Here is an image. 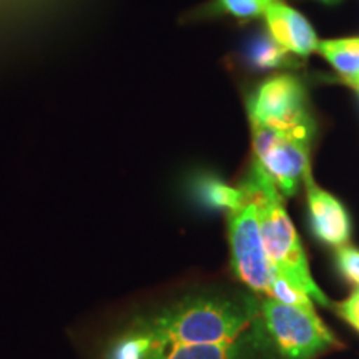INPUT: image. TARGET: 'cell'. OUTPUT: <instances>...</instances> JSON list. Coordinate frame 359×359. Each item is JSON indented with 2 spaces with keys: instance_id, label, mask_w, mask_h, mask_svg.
I'll return each mask as SVG.
<instances>
[{
  "instance_id": "cell-1",
  "label": "cell",
  "mask_w": 359,
  "mask_h": 359,
  "mask_svg": "<svg viewBox=\"0 0 359 359\" xmlns=\"http://www.w3.org/2000/svg\"><path fill=\"white\" fill-rule=\"evenodd\" d=\"M251 309L222 294H193L135 318L122 333L147 344L235 343L248 330Z\"/></svg>"
},
{
  "instance_id": "cell-2",
  "label": "cell",
  "mask_w": 359,
  "mask_h": 359,
  "mask_svg": "<svg viewBox=\"0 0 359 359\" xmlns=\"http://www.w3.org/2000/svg\"><path fill=\"white\" fill-rule=\"evenodd\" d=\"M241 187L257 201L263 246L273 268L280 275L302 286L316 302L325 306H331L326 294L313 281L306 253H304L296 228L283 206L280 190L257 161L248 180Z\"/></svg>"
},
{
  "instance_id": "cell-3",
  "label": "cell",
  "mask_w": 359,
  "mask_h": 359,
  "mask_svg": "<svg viewBox=\"0 0 359 359\" xmlns=\"http://www.w3.org/2000/svg\"><path fill=\"white\" fill-rule=\"evenodd\" d=\"M245 193L243 203L228 213L231 266L238 280L243 281L248 288L269 294L275 268L263 246L257 201L248 191L245 190Z\"/></svg>"
},
{
  "instance_id": "cell-4",
  "label": "cell",
  "mask_w": 359,
  "mask_h": 359,
  "mask_svg": "<svg viewBox=\"0 0 359 359\" xmlns=\"http://www.w3.org/2000/svg\"><path fill=\"white\" fill-rule=\"evenodd\" d=\"M263 316L278 349L288 359H311L327 348L339 346V341L316 313L271 298L263 303Z\"/></svg>"
},
{
  "instance_id": "cell-5",
  "label": "cell",
  "mask_w": 359,
  "mask_h": 359,
  "mask_svg": "<svg viewBox=\"0 0 359 359\" xmlns=\"http://www.w3.org/2000/svg\"><path fill=\"white\" fill-rule=\"evenodd\" d=\"M250 120L280 130L309 127L311 120L302 82L290 75L266 80L250 102Z\"/></svg>"
},
{
  "instance_id": "cell-6",
  "label": "cell",
  "mask_w": 359,
  "mask_h": 359,
  "mask_svg": "<svg viewBox=\"0 0 359 359\" xmlns=\"http://www.w3.org/2000/svg\"><path fill=\"white\" fill-rule=\"evenodd\" d=\"M313 125L286 130L283 137L257 163L262 167L276 188L291 196L298 188L299 180L309 170V137Z\"/></svg>"
},
{
  "instance_id": "cell-7",
  "label": "cell",
  "mask_w": 359,
  "mask_h": 359,
  "mask_svg": "<svg viewBox=\"0 0 359 359\" xmlns=\"http://www.w3.org/2000/svg\"><path fill=\"white\" fill-rule=\"evenodd\" d=\"M304 183L308 191L309 223L314 236L334 248L348 245L351 238V222L344 206L333 195L314 185L309 170L304 173Z\"/></svg>"
},
{
  "instance_id": "cell-8",
  "label": "cell",
  "mask_w": 359,
  "mask_h": 359,
  "mask_svg": "<svg viewBox=\"0 0 359 359\" xmlns=\"http://www.w3.org/2000/svg\"><path fill=\"white\" fill-rule=\"evenodd\" d=\"M263 15L266 19L269 35L286 50L302 57L318 52L320 40L313 27L294 8L280 2H271L264 6Z\"/></svg>"
},
{
  "instance_id": "cell-9",
  "label": "cell",
  "mask_w": 359,
  "mask_h": 359,
  "mask_svg": "<svg viewBox=\"0 0 359 359\" xmlns=\"http://www.w3.org/2000/svg\"><path fill=\"white\" fill-rule=\"evenodd\" d=\"M318 52L334 67L344 82H359V39L325 40L318 45Z\"/></svg>"
},
{
  "instance_id": "cell-10",
  "label": "cell",
  "mask_w": 359,
  "mask_h": 359,
  "mask_svg": "<svg viewBox=\"0 0 359 359\" xmlns=\"http://www.w3.org/2000/svg\"><path fill=\"white\" fill-rule=\"evenodd\" d=\"M290 53L285 47H281L271 35H258L246 47V57L253 67L262 70L280 69L291 64Z\"/></svg>"
},
{
  "instance_id": "cell-11",
  "label": "cell",
  "mask_w": 359,
  "mask_h": 359,
  "mask_svg": "<svg viewBox=\"0 0 359 359\" xmlns=\"http://www.w3.org/2000/svg\"><path fill=\"white\" fill-rule=\"evenodd\" d=\"M198 193L200 198L203 200L206 205L217 210H224V212L228 213H230L231 210L238 208L246 198V193L241 187H230L213 177H206L200 180Z\"/></svg>"
},
{
  "instance_id": "cell-12",
  "label": "cell",
  "mask_w": 359,
  "mask_h": 359,
  "mask_svg": "<svg viewBox=\"0 0 359 359\" xmlns=\"http://www.w3.org/2000/svg\"><path fill=\"white\" fill-rule=\"evenodd\" d=\"M269 294L273 296V299H276V302H280L283 304L296 306L308 313H316V309L313 306L311 296H309L302 286L296 285L294 281H291L288 278L280 275L276 269H275V275H273Z\"/></svg>"
},
{
  "instance_id": "cell-13",
  "label": "cell",
  "mask_w": 359,
  "mask_h": 359,
  "mask_svg": "<svg viewBox=\"0 0 359 359\" xmlns=\"http://www.w3.org/2000/svg\"><path fill=\"white\" fill-rule=\"evenodd\" d=\"M336 264L341 275L359 288V250L348 245L341 246L336 251Z\"/></svg>"
},
{
  "instance_id": "cell-14",
  "label": "cell",
  "mask_w": 359,
  "mask_h": 359,
  "mask_svg": "<svg viewBox=\"0 0 359 359\" xmlns=\"http://www.w3.org/2000/svg\"><path fill=\"white\" fill-rule=\"evenodd\" d=\"M219 8L238 19H251L263 13L264 6L259 0H218Z\"/></svg>"
},
{
  "instance_id": "cell-15",
  "label": "cell",
  "mask_w": 359,
  "mask_h": 359,
  "mask_svg": "<svg viewBox=\"0 0 359 359\" xmlns=\"http://www.w3.org/2000/svg\"><path fill=\"white\" fill-rule=\"evenodd\" d=\"M338 313L354 327V330L359 331V288L349 296L346 302L339 304Z\"/></svg>"
},
{
  "instance_id": "cell-16",
  "label": "cell",
  "mask_w": 359,
  "mask_h": 359,
  "mask_svg": "<svg viewBox=\"0 0 359 359\" xmlns=\"http://www.w3.org/2000/svg\"><path fill=\"white\" fill-rule=\"evenodd\" d=\"M321 2H325V4H336V2H339V0H321Z\"/></svg>"
},
{
  "instance_id": "cell-17",
  "label": "cell",
  "mask_w": 359,
  "mask_h": 359,
  "mask_svg": "<svg viewBox=\"0 0 359 359\" xmlns=\"http://www.w3.org/2000/svg\"><path fill=\"white\" fill-rule=\"evenodd\" d=\"M259 2H262L263 6H266V4H271V2H275V0H259Z\"/></svg>"
},
{
  "instance_id": "cell-18",
  "label": "cell",
  "mask_w": 359,
  "mask_h": 359,
  "mask_svg": "<svg viewBox=\"0 0 359 359\" xmlns=\"http://www.w3.org/2000/svg\"><path fill=\"white\" fill-rule=\"evenodd\" d=\"M353 87H354V88H356V90H358V92H359V82H356V83H354V85H353Z\"/></svg>"
}]
</instances>
